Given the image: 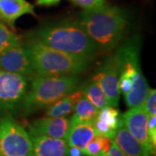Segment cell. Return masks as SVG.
Masks as SVG:
<instances>
[{"label":"cell","mask_w":156,"mask_h":156,"mask_svg":"<svg viewBox=\"0 0 156 156\" xmlns=\"http://www.w3.org/2000/svg\"><path fill=\"white\" fill-rule=\"evenodd\" d=\"M112 140L103 135L96 134L85 147L83 154L85 156H95L105 154L111 146Z\"/></svg>","instance_id":"obj_20"},{"label":"cell","mask_w":156,"mask_h":156,"mask_svg":"<svg viewBox=\"0 0 156 156\" xmlns=\"http://www.w3.org/2000/svg\"><path fill=\"white\" fill-rule=\"evenodd\" d=\"M25 44L30 52L34 70L37 76H76L89 66V57L66 53L30 39Z\"/></svg>","instance_id":"obj_3"},{"label":"cell","mask_w":156,"mask_h":156,"mask_svg":"<svg viewBox=\"0 0 156 156\" xmlns=\"http://www.w3.org/2000/svg\"><path fill=\"white\" fill-rule=\"evenodd\" d=\"M113 140L125 156H150L148 151L129 133L122 118L117 128Z\"/></svg>","instance_id":"obj_14"},{"label":"cell","mask_w":156,"mask_h":156,"mask_svg":"<svg viewBox=\"0 0 156 156\" xmlns=\"http://www.w3.org/2000/svg\"><path fill=\"white\" fill-rule=\"evenodd\" d=\"M93 79L100 84L109 106L117 108L121 91L119 89V68L115 54L108 56L102 62Z\"/></svg>","instance_id":"obj_9"},{"label":"cell","mask_w":156,"mask_h":156,"mask_svg":"<svg viewBox=\"0 0 156 156\" xmlns=\"http://www.w3.org/2000/svg\"><path fill=\"white\" fill-rule=\"evenodd\" d=\"M83 95L82 89H76L72 93L56 101L53 104L47 108L45 116L62 117L67 116L74 112L75 105Z\"/></svg>","instance_id":"obj_17"},{"label":"cell","mask_w":156,"mask_h":156,"mask_svg":"<svg viewBox=\"0 0 156 156\" xmlns=\"http://www.w3.org/2000/svg\"><path fill=\"white\" fill-rule=\"evenodd\" d=\"M68 155L69 156H83V150L79 149L75 147H69L68 150Z\"/></svg>","instance_id":"obj_26"},{"label":"cell","mask_w":156,"mask_h":156,"mask_svg":"<svg viewBox=\"0 0 156 156\" xmlns=\"http://www.w3.org/2000/svg\"><path fill=\"white\" fill-rule=\"evenodd\" d=\"M0 156H33L30 135L9 115L0 119Z\"/></svg>","instance_id":"obj_6"},{"label":"cell","mask_w":156,"mask_h":156,"mask_svg":"<svg viewBox=\"0 0 156 156\" xmlns=\"http://www.w3.org/2000/svg\"><path fill=\"white\" fill-rule=\"evenodd\" d=\"M30 138L33 156H69V146L64 139L44 135H30Z\"/></svg>","instance_id":"obj_12"},{"label":"cell","mask_w":156,"mask_h":156,"mask_svg":"<svg viewBox=\"0 0 156 156\" xmlns=\"http://www.w3.org/2000/svg\"><path fill=\"white\" fill-rule=\"evenodd\" d=\"M122 118L129 133L148 151L150 154H154L155 150L151 147L147 135L148 115L141 106L130 108Z\"/></svg>","instance_id":"obj_10"},{"label":"cell","mask_w":156,"mask_h":156,"mask_svg":"<svg viewBox=\"0 0 156 156\" xmlns=\"http://www.w3.org/2000/svg\"><path fill=\"white\" fill-rule=\"evenodd\" d=\"M98 109L84 95L75 105L74 115L69 119V126L76 124H94L98 115Z\"/></svg>","instance_id":"obj_18"},{"label":"cell","mask_w":156,"mask_h":156,"mask_svg":"<svg viewBox=\"0 0 156 156\" xmlns=\"http://www.w3.org/2000/svg\"><path fill=\"white\" fill-rule=\"evenodd\" d=\"M80 79L76 76H37L32 79L22 101L23 112L30 115L48 108L78 89Z\"/></svg>","instance_id":"obj_4"},{"label":"cell","mask_w":156,"mask_h":156,"mask_svg":"<svg viewBox=\"0 0 156 156\" xmlns=\"http://www.w3.org/2000/svg\"><path fill=\"white\" fill-rule=\"evenodd\" d=\"M121 119L122 117L120 116V113L115 107L109 105L103 107L99 109L94 122L96 134L114 139Z\"/></svg>","instance_id":"obj_13"},{"label":"cell","mask_w":156,"mask_h":156,"mask_svg":"<svg viewBox=\"0 0 156 156\" xmlns=\"http://www.w3.org/2000/svg\"><path fill=\"white\" fill-rule=\"evenodd\" d=\"M83 95L99 110L103 107L108 106V101L103 90L95 79H92L82 89Z\"/></svg>","instance_id":"obj_19"},{"label":"cell","mask_w":156,"mask_h":156,"mask_svg":"<svg viewBox=\"0 0 156 156\" xmlns=\"http://www.w3.org/2000/svg\"><path fill=\"white\" fill-rule=\"evenodd\" d=\"M147 135L148 140L153 149L155 150L156 146V115L148 116L147 121Z\"/></svg>","instance_id":"obj_23"},{"label":"cell","mask_w":156,"mask_h":156,"mask_svg":"<svg viewBox=\"0 0 156 156\" xmlns=\"http://www.w3.org/2000/svg\"><path fill=\"white\" fill-rule=\"evenodd\" d=\"M119 78H126L132 82V88L127 93L125 101L128 107L141 106L149 90L140 64V42L137 37L129 39L123 44L115 53Z\"/></svg>","instance_id":"obj_5"},{"label":"cell","mask_w":156,"mask_h":156,"mask_svg":"<svg viewBox=\"0 0 156 156\" xmlns=\"http://www.w3.org/2000/svg\"><path fill=\"white\" fill-rule=\"evenodd\" d=\"M99 156H125L123 154V153L121 151V149L118 147V146L115 143V141L112 140L111 146L109 147L108 150L106 154H101Z\"/></svg>","instance_id":"obj_25"},{"label":"cell","mask_w":156,"mask_h":156,"mask_svg":"<svg viewBox=\"0 0 156 156\" xmlns=\"http://www.w3.org/2000/svg\"><path fill=\"white\" fill-rule=\"evenodd\" d=\"M141 108L145 113L150 116L152 115H156V90L154 89H149L147 95L143 101Z\"/></svg>","instance_id":"obj_22"},{"label":"cell","mask_w":156,"mask_h":156,"mask_svg":"<svg viewBox=\"0 0 156 156\" xmlns=\"http://www.w3.org/2000/svg\"><path fill=\"white\" fill-rule=\"evenodd\" d=\"M128 23V16L123 10L104 5L84 10L78 23L99 50L109 51L122 41Z\"/></svg>","instance_id":"obj_1"},{"label":"cell","mask_w":156,"mask_h":156,"mask_svg":"<svg viewBox=\"0 0 156 156\" xmlns=\"http://www.w3.org/2000/svg\"><path fill=\"white\" fill-rule=\"evenodd\" d=\"M76 5L84 10H92L104 5L106 0H70Z\"/></svg>","instance_id":"obj_24"},{"label":"cell","mask_w":156,"mask_h":156,"mask_svg":"<svg viewBox=\"0 0 156 156\" xmlns=\"http://www.w3.org/2000/svg\"><path fill=\"white\" fill-rule=\"evenodd\" d=\"M27 38L66 53L89 58L99 51L78 23L63 22L47 25L29 33Z\"/></svg>","instance_id":"obj_2"},{"label":"cell","mask_w":156,"mask_h":156,"mask_svg":"<svg viewBox=\"0 0 156 156\" xmlns=\"http://www.w3.org/2000/svg\"><path fill=\"white\" fill-rule=\"evenodd\" d=\"M28 88L25 76L0 70V112L13 111L21 106Z\"/></svg>","instance_id":"obj_7"},{"label":"cell","mask_w":156,"mask_h":156,"mask_svg":"<svg viewBox=\"0 0 156 156\" xmlns=\"http://www.w3.org/2000/svg\"><path fill=\"white\" fill-rule=\"evenodd\" d=\"M18 42H20L19 37L11 30H9L5 23L0 21V51Z\"/></svg>","instance_id":"obj_21"},{"label":"cell","mask_w":156,"mask_h":156,"mask_svg":"<svg viewBox=\"0 0 156 156\" xmlns=\"http://www.w3.org/2000/svg\"><path fill=\"white\" fill-rule=\"evenodd\" d=\"M60 1L61 0H37V5L44 6L55 5L56 4H58Z\"/></svg>","instance_id":"obj_27"},{"label":"cell","mask_w":156,"mask_h":156,"mask_svg":"<svg viewBox=\"0 0 156 156\" xmlns=\"http://www.w3.org/2000/svg\"><path fill=\"white\" fill-rule=\"evenodd\" d=\"M25 14L36 16L34 6L26 0H0V19L14 27L17 18Z\"/></svg>","instance_id":"obj_15"},{"label":"cell","mask_w":156,"mask_h":156,"mask_svg":"<svg viewBox=\"0 0 156 156\" xmlns=\"http://www.w3.org/2000/svg\"><path fill=\"white\" fill-rule=\"evenodd\" d=\"M95 135L94 124H76L69 126L65 140L69 147H75L83 150Z\"/></svg>","instance_id":"obj_16"},{"label":"cell","mask_w":156,"mask_h":156,"mask_svg":"<svg viewBox=\"0 0 156 156\" xmlns=\"http://www.w3.org/2000/svg\"><path fill=\"white\" fill-rule=\"evenodd\" d=\"M0 70L25 76L33 74V61L26 44L18 42L1 50Z\"/></svg>","instance_id":"obj_8"},{"label":"cell","mask_w":156,"mask_h":156,"mask_svg":"<svg viewBox=\"0 0 156 156\" xmlns=\"http://www.w3.org/2000/svg\"><path fill=\"white\" fill-rule=\"evenodd\" d=\"M69 128V119L66 116H45L29 125V134L65 140Z\"/></svg>","instance_id":"obj_11"}]
</instances>
